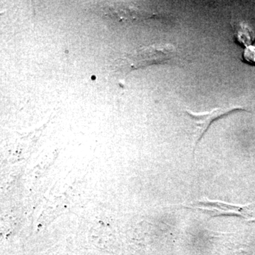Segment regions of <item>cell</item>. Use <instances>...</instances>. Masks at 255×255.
Masks as SVG:
<instances>
[{
  "instance_id": "6da1fadb",
  "label": "cell",
  "mask_w": 255,
  "mask_h": 255,
  "mask_svg": "<svg viewBox=\"0 0 255 255\" xmlns=\"http://www.w3.org/2000/svg\"><path fill=\"white\" fill-rule=\"evenodd\" d=\"M253 204L241 205L206 199L189 201L181 206L186 209L206 211L212 218L236 216L245 219L248 222H255V212L253 210Z\"/></svg>"
},
{
  "instance_id": "5b68a950",
  "label": "cell",
  "mask_w": 255,
  "mask_h": 255,
  "mask_svg": "<svg viewBox=\"0 0 255 255\" xmlns=\"http://www.w3.org/2000/svg\"><path fill=\"white\" fill-rule=\"evenodd\" d=\"M243 59L247 63L255 65V46H249L246 47L243 51Z\"/></svg>"
},
{
  "instance_id": "7a4b0ae2",
  "label": "cell",
  "mask_w": 255,
  "mask_h": 255,
  "mask_svg": "<svg viewBox=\"0 0 255 255\" xmlns=\"http://www.w3.org/2000/svg\"><path fill=\"white\" fill-rule=\"evenodd\" d=\"M175 54L176 48L172 45H154L136 50L129 57V61L131 68L136 69L152 64L166 63Z\"/></svg>"
},
{
  "instance_id": "277c9868",
  "label": "cell",
  "mask_w": 255,
  "mask_h": 255,
  "mask_svg": "<svg viewBox=\"0 0 255 255\" xmlns=\"http://www.w3.org/2000/svg\"><path fill=\"white\" fill-rule=\"evenodd\" d=\"M236 39L241 44L248 46L255 40V28L246 20H235L231 22Z\"/></svg>"
},
{
  "instance_id": "3957f363",
  "label": "cell",
  "mask_w": 255,
  "mask_h": 255,
  "mask_svg": "<svg viewBox=\"0 0 255 255\" xmlns=\"http://www.w3.org/2000/svg\"><path fill=\"white\" fill-rule=\"evenodd\" d=\"M238 110H241V107L216 108L209 112H201V113H196L188 110L186 111L188 118L189 119L191 125L194 128V132L195 134V146L200 141L203 135L214 121Z\"/></svg>"
}]
</instances>
